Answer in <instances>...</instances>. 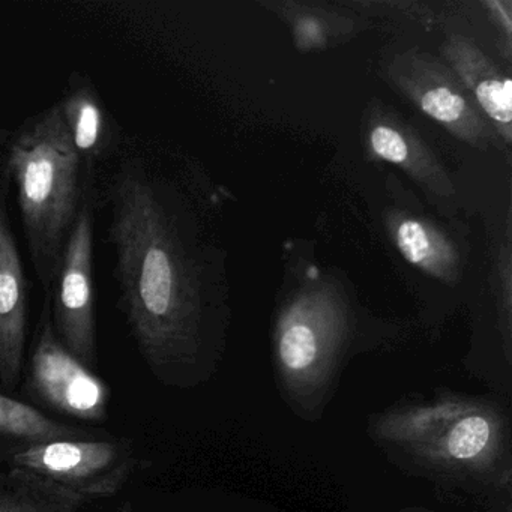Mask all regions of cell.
I'll list each match as a JSON object with an SVG mask.
<instances>
[{
	"mask_svg": "<svg viewBox=\"0 0 512 512\" xmlns=\"http://www.w3.org/2000/svg\"><path fill=\"white\" fill-rule=\"evenodd\" d=\"M119 308L158 379L193 353L202 305L199 262L169 191L145 161L127 158L107 188Z\"/></svg>",
	"mask_w": 512,
	"mask_h": 512,
	"instance_id": "obj_1",
	"label": "cell"
},
{
	"mask_svg": "<svg viewBox=\"0 0 512 512\" xmlns=\"http://www.w3.org/2000/svg\"><path fill=\"white\" fill-rule=\"evenodd\" d=\"M17 191L35 274L52 292L68 235L82 205L85 164L58 104L29 119L8 148L4 166Z\"/></svg>",
	"mask_w": 512,
	"mask_h": 512,
	"instance_id": "obj_2",
	"label": "cell"
},
{
	"mask_svg": "<svg viewBox=\"0 0 512 512\" xmlns=\"http://www.w3.org/2000/svg\"><path fill=\"white\" fill-rule=\"evenodd\" d=\"M0 460L86 500L118 493L137 464L131 443L107 433L88 439L5 443L0 446Z\"/></svg>",
	"mask_w": 512,
	"mask_h": 512,
	"instance_id": "obj_3",
	"label": "cell"
},
{
	"mask_svg": "<svg viewBox=\"0 0 512 512\" xmlns=\"http://www.w3.org/2000/svg\"><path fill=\"white\" fill-rule=\"evenodd\" d=\"M95 169L85 167L82 205L68 235L50 301L53 328L68 352L94 371L98 365L94 290Z\"/></svg>",
	"mask_w": 512,
	"mask_h": 512,
	"instance_id": "obj_4",
	"label": "cell"
},
{
	"mask_svg": "<svg viewBox=\"0 0 512 512\" xmlns=\"http://www.w3.org/2000/svg\"><path fill=\"white\" fill-rule=\"evenodd\" d=\"M28 392L62 415L86 422L107 419L109 389L59 340L50 316L49 298L32 349Z\"/></svg>",
	"mask_w": 512,
	"mask_h": 512,
	"instance_id": "obj_5",
	"label": "cell"
},
{
	"mask_svg": "<svg viewBox=\"0 0 512 512\" xmlns=\"http://www.w3.org/2000/svg\"><path fill=\"white\" fill-rule=\"evenodd\" d=\"M10 178L0 172V385L7 391L22 379L28 329V281L8 215Z\"/></svg>",
	"mask_w": 512,
	"mask_h": 512,
	"instance_id": "obj_6",
	"label": "cell"
},
{
	"mask_svg": "<svg viewBox=\"0 0 512 512\" xmlns=\"http://www.w3.org/2000/svg\"><path fill=\"white\" fill-rule=\"evenodd\" d=\"M58 107L83 164L97 169V164L115 151L119 133L91 80L77 74L71 77Z\"/></svg>",
	"mask_w": 512,
	"mask_h": 512,
	"instance_id": "obj_7",
	"label": "cell"
},
{
	"mask_svg": "<svg viewBox=\"0 0 512 512\" xmlns=\"http://www.w3.org/2000/svg\"><path fill=\"white\" fill-rule=\"evenodd\" d=\"M451 58L478 106L509 143L512 119L511 80L503 77L478 50L467 44L454 46L451 49Z\"/></svg>",
	"mask_w": 512,
	"mask_h": 512,
	"instance_id": "obj_8",
	"label": "cell"
},
{
	"mask_svg": "<svg viewBox=\"0 0 512 512\" xmlns=\"http://www.w3.org/2000/svg\"><path fill=\"white\" fill-rule=\"evenodd\" d=\"M407 91L422 112L445 125L452 133L476 143L484 137V124L457 85L446 77H428L407 85Z\"/></svg>",
	"mask_w": 512,
	"mask_h": 512,
	"instance_id": "obj_9",
	"label": "cell"
},
{
	"mask_svg": "<svg viewBox=\"0 0 512 512\" xmlns=\"http://www.w3.org/2000/svg\"><path fill=\"white\" fill-rule=\"evenodd\" d=\"M88 500L25 470H0V512H79Z\"/></svg>",
	"mask_w": 512,
	"mask_h": 512,
	"instance_id": "obj_10",
	"label": "cell"
},
{
	"mask_svg": "<svg viewBox=\"0 0 512 512\" xmlns=\"http://www.w3.org/2000/svg\"><path fill=\"white\" fill-rule=\"evenodd\" d=\"M104 434L55 421L31 404L0 392V439L7 443H43L53 440L88 439Z\"/></svg>",
	"mask_w": 512,
	"mask_h": 512,
	"instance_id": "obj_11",
	"label": "cell"
},
{
	"mask_svg": "<svg viewBox=\"0 0 512 512\" xmlns=\"http://www.w3.org/2000/svg\"><path fill=\"white\" fill-rule=\"evenodd\" d=\"M395 242L404 259L412 265L439 277L451 272V248L419 221H401L395 229Z\"/></svg>",
	"mask_w": 512,
	"mask_h": 512,
	"instance_id": "obj_12",
	"label": "cell"
},
{
	"mask_svg": "<svg viewBox=\"0 0 512 512\" xmlns=\"http://www.w3.org/2000/svg\"><path fill=\"white\" fill-rule=\"evenodd\" d=\"M319 343L311 326L292 323L284 329L280 340V356L289 370L301 371L310 367L317 358Z\"/></svg>",
	"mask_w": 512,
	"mask_h": 512,
	"instance_id": "obj_13",
	"label": "cell"
},
{
	"mask_svg": "<svg viewBox=\"0 0 512 512\" xmlns=\"http://www.w3.org/2000/svg\"><path fill=\"white\" fill-rule=\"evenodd\" d=\"M491 436L490 422L482 416H467L448 436V451L457 460H470L484 451Z\"/></svg>",
	"mask_w": 512,
	"mask_h": 512,
	"instance_id": "obj_14",
	"label": "cell"
},
{
	"mask_svg": "<svg viewBox=\"0 0 512 512\" xmlns=\"http://www.w3.org/2000/svg\"><path fill=\"white\" fill-rule=\"evenodd\" d=\"M371 148L374 154L382 160L398 166L415 167V157H412L410 145L406 137L388 125H377L370 134Z\"/></svg>",
	"mask_w": 512,
	"mask_h": 512,
	"instance_id": "obj_15",
	"label": "cell"
}]
</instances>
